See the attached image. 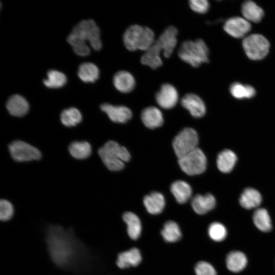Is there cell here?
I'll return each mask as SVG.
<instances>
[{
  "mask_svg": "<svg viewBox=\"0 0 275 275\" xmlns=\"http://www.w3.org/2000/svg\"><path fill=\"white\" fill-rule=\"evenodd\" d=\"M46 242L52 261L59 266L69 265L78 255L77 242L69 232L61 227L52 226L48 228Z\"/></svg>",
  "mask_w": 275,
  "mask_h": 275,
  "instance_id": "1",
  "label": "cell"
},
{
  "mask_svg": "<svg viewBox=\"0 0 275 275\" xmlns=\"http://www.w3.org/2000/svg\"><path fill=\"white\" fill-rule=\"evenodd\" d=\"M67 41L74 52L79 56L90 54V49L87 42L95 50H99L102 47L100 30L92 19L84 20L76 24L68 36Z\"/></svg>",
  "mask_w": 275,
  "mask_h": 275,
  "instance_id": "2",
  "label": "cell"
},
{
  "mask_svg": "<svg viewBox=\"0 0 275 275\" xmlns=\"http://www.w3.org/2000/svg\"><path fill=\"white\" fill-rule=\"evenodd\" d=\"M155 34L149 28L138 24L129 26L123 35V42L129 51H146L155 42Z\"/></svg>",
  "mask_w": 275,
  "mask_h": 275,
  "instance_id": "3",
  "label": "cell"
},
{
  "mask_svg": "<svg viewBox=\"0 0 275 275\" xmlns=\"http://www.w3.org/2000/svg\"><path fill=\"white\" fill-rule=\"evenodd\" d=\"M98 154L105 166L113 171L123 169L124 162L130 159L127 149L114 141L107 142L99 149Z\"/></svg>",
  "mask_w": 275,
  "mask_h": 275,
  "instance_id": "4",
  "label": "cell"
},
{
  "mask_svg": "<svg viewBox=\"0 0 275 275\" xmlns=\"http://www.w3.org/2000/svg\"><path fill=\"white\" fill-rule=\"evenodd\" d=\"M209 53L207 45L201 39L184 41L178 51L180 59L194 67L208 62Z\"/></svg>",
  "mask_w": 275,
  "mask_h": 275,
  "instance_id": "5",
  "label": "cell"
},
{
  "mask_svg": "<svg viewBox=\"0 0 275 275\" xmlns=\"http://www.w3.org/2000/svg\"><path fill=\"white\" fill-rule=\"evenodd\" d=\"M242 47L246 56L251 60H260L268 53L270 44L263 35L251 34L244 38Z\"/></svg>",
  "mask_w": 275,
  "mask_h": 275,
  "instance_id": "6",
  "label": "cell"
},
{
  "mask_svg": "<svg viewBox=\"0 0 275 275\" xmlns=\"http://www.w3.org/2000/svg\"><path fill=\"white\" fill-rule=\"evenodd\" d=\"M199 138L196 131L191 128L182 129L173 141V147L178 158L197 148Z\"/></svg>",
  "mask_w": 275,
  "mask_h": 275,
  "instance_id": "7",
  "label": "cell"
},
{
  "mask_svg": "<svg viewBox=\"0 0 275 275\" xmlns=\"http://www.w3.org/2000/svg\"><path fill=\"white\" fill-rule=\"evenodd\" d=\"M181 170L186 174L193 176L203 173L207 167V159L203 151L197 148L178 158Z\"/></svg>",
  "mask_w": 275,
  "mask_h": 275,
  "instance_id": "8",
  "label": "cell"
},
{
  "mask_svg": "<svg viewBox=\"0 0 275 275\" xmlns=\"http://www.w3.org/2000/svg\"><path fill=\"white\" fill-rule=\"evenodd\" d=\"M9 149L12 158L17 161L38 160L41 157V152L38 149L21 141L11 143Z\"/></svg>",
  "mask_w": 275,
  "mask_h": 275,
  "instance_id": "9",
  "label": "cell"
},
{
  "mask_svg": "<svg viewBox=\"0 0 275 275\" xmlns=\"http://www.w3.org/2000/svg\"><path fill=\"white\" fill-rule=\"evenodd\" d=\"M178 98L177 89L172 85L167 83L161 86L155 95L156 102L164 109L174 107L178 102Z\"/></svg>",
  "mask_w": 275,
  "mask_h": 275,
  "instance_id": "10",
  "label": "cell"
},
{
  "mask_svg": "<svg viewBox=\"0 0 275 275\" xmlns=\"http://www.w3.org/2000/svg\"><path fill=\"white\" fill-rule=\"evenodd\" d=\"M223 28L230 36L235 38H241L250 31L251 25L245 19L235 16L227 19Z\"/></svg>",
  "mask_w": 275,
  "mask_h": 275,
  "instance_id": "11",
  "label": "cell"
},
{
  "mask_svg": "<svg viewBox=\"0 0 275 275\" xmlns=\"http://www.w3.org/2000/svg\"><path fill=\"white\" fill-rule=\"evenodd\" d=\"M178 30L174 26L167 28L156 40L166 58H169L172 54L177 43Z\"/></svg>",
  "mask_w": 275,
  "mask_h": 275,
  "instance_id": "12",
  "label": "cell"
},
{
  "mask_svg": "<svg viewBox=\"0 0 275 275\" xmlns=\"http://www.w3.org/2000/svg\"><path fill=\"white\" fill-rule=\"evenodd\" d=\"M181 104L194 117L201 118L205 114V103L196 94L188 93L185 95L181 99Z\"/></svg>",
  "mask_w": 275,
  "mask_h": 275,
  "instance_id": "13",
  "label": "cell"
},
{
  "mask_svg": "<svg viewBox=\"0 0 275 275\" xmlns=\"http://www.w3.org/2000/svg\"><path fill=\"white\" fill-rule=\"evenodd\" d=\"M100 108L113 122L116 123H125L132 116L131 111L125 106H116L105 103L100 105Z\"/></svg>",
  "mask_w": 275,
  "mask_h": 275,
  "instance_id": "14",
  "label": "cell"
},
{
  "mask_svg": "<svg viewBox=\"0 0 275 275\" xmlns=\"http://www.w3.org/2000/svg\"><path fill=\"white\" fill-rule=\"evenodd\" d=\"M191 205L194 211L198 214H204L212 209L216 205L214 197L211 194L204 195H197L193 199Z\"/></svg>",
  "mask_w": 275,
  "mask_h": 275,
  "instance_id": "15",
  "label": "cell"
},
{
  "mask_svg": "<svg viewBox=\"0 0 275 275\" xmlns=\"http://www.w3.org/2000/svg\"><path fill=\"white\" fill-rule=\"evenodd\" d=\"M144 124L150 129L161 126L163 123L161 112L155 106H149L144 109L141 114Z\"/></svg>",
  "mask_w": 275,
  "mask_h": 275,
  "instance_id": "16",
  "label": "cell"
},
{
  "mask_svg": "<svg viewBox=\"0 0 275 275\" xmlns=\"http://www.w3.org/2000/svg\"><path fill=\"white\" fill-rule=\"evenodd\" d=\"M113 83L115 87L119 91L126 93L133 90L135 85V80L130 72L121 70L115 74Z\"/></svg>",
  "mask_w": 275,
  "mask_h": 275,
  "instance_id": "17",
  "label": "cell"
},
{
  "mask_svg": "<svg viewBox=\"0 0 275 275\" xmlns=\"http://www.w3.org/2000/svg\"><path fill=\"white\" fill-rule=\"evenodd\" d=\"M6 107L11 115L21 117L28 112L29 104L24 97L15 94L9 98L6 103Z\"/></svg>",
  "mask_w": 275,
  "mask_h": 275,
  "instance_id": "18",
  "label": "cell"
},
{
  "mask_svg": "<svg viewBox=\"0 0 275 275\" xmlns=\"http://www.w3.org/2000/svg\"><path fill=\"white\" fill-rule=\"evenodd\" d=\"M144 206L147 211L151 214L161 213L165 206V199L160 193L154 191L146 195L143 200Z\"/></svg>",
  "mask_w": 275,
  "mask_h": 275,
  "instance_id": "19",
  "label": "cell"
},
{
  "mask_svg": "<svg viewBox=\"0 0 275 275\" xmlns=\"http://www.w3.org/2000/svg\"><path fill=\"white\" fill-rule=\"evenodd\" d=\"M142 261V256L139 250L133 248L128 251L120 253L118 256L117 265L120 268L136 266Z\"/></svg>",
  "mask_w": 275,
  "mask_h": 275,
  "instance_id": "20",
  "label": "cell"
},
{
  "mask_svg": "<svg viewBox=\"0 0 275 275\" xmlns=\"http://www.w3.org/2000/svg\"><path fill=\"white\" fill-rule=\"evenodd\" d=\"M161 49L156 40L154 44L143 54L141 62L145 65L155 69L162 65L160 57Z\"/></svg>",
  "mask_w": 275,
  "mask_h": 275,
  "instance_id": "21",
  "label": "cell"
},
{
  "mask_svg": "<svg viewBox=\"0 0 275 275\" xmlns=\"http://www.w3.org/2000/svg\"><path fill=\"white\" fill-rule=\"evenodd\" d=\"M241 10L244 19L254 23L260 22L264 15L263 9L251 1L244 2L241 6Z\"/></svg>",
  "mask_w": 275,
  "mask_h": 275,
  "instance_id": "22",
  "label": "cell"
},
{
  "mask_svg": "<svg viewBox=\"0 0 275 275\" xmlns=\"http://www.w3.org/2000/svg\"><path fill=\"white\" fill-rule=\"evenodd\" d=\"M248 259L244 253L234 251L227 256L226 264L228 269L233 272H239L246 267Z\"/></svg>",
  "mask_w": 275,
  "mask_h": 275,
  "instance_id": "23",
  "label": "cell"
},
{
  "mask_svg": "<svg viewBox=\"0 0 275 275\" xmlns=\"http://www.w3.org/2000/svg\"><path fill=\"white\" fill-rule=\"evenodd\" d=\"M260 193L253 188H246L239 198L240 205L245 209H251L258 207L262 202Z\"/></svg>",
  "mask_w": 275,
  "mask_h": 275,
  "instance_id": "24",
  "label": "cell"
},
{
  "mask_svg": "<svg viewBox=\"0 0 275 275\" xmlns=\"http://www.w3.org/2000/svg\"><path fill=\"white\" fill-rule=\"evenodd\" d=\"M171 191L179 204L185 203L192 195V189L190 185L182 180L173 182L171 186Z\"/></svg>",
  "mask_w": 275,
  "mask_h": 275,
  "instance_id": "25",
  "label": "cell"
},
{
  "mask_svg": "<svg viewBox=\"0 0 275 275\" xmlns=\"http://www.w3.org/2000/svg\"><path fill=\"white\" fill-rule=\"evenodd\" d=\"M237 159V156L233 151L229 149L224 150L217 156V168L223 173H229L235 167Z\"/></svg>",
  "mask_w": 275,
  "mask_h": 275,
  "instance_id": "26",
  "label": "cell"
},
{
  "mask_svg": "<svg viewBox=\"0 0 275 275\" xmlns=\"http://www.w3.org/2000/svg\"><path fill=\"white\" fill-rule=\"evenodd\" d=\"M123 221L127 225V233L133 240L139 238L142 232L141 222L139 217L132 212H126L123 215Z\"/></svg>",
  "mask_w": 275,
  "mask_h": 275,
  "instance_id": "27",
  "label": "cell"
},
{
  "mask_svg": "<svg viewBox=\"0 0 275 275\" xmlns=\"http://www.w3.org/2000/svg\"><path fill=\"white\" fill-rule=\"evenodd\" d=\"M78 75L84 82H94L99 77V71L93 63H84L78 67Z\"/></svg>",
  "mask_w": 275,
  "mask_h": 275,
  "instance_id": "28",
  "label": "cell"
},
{
  "mask_svg": "<svg viewBox=\"0 0 275 275\" xmlns=\"http://www.w3.org/2000/svg\"><path fill=\"white\" fill-rule=\"evenodd\" d=\"M253 219L255 225L260 231L267 232L272 229L271 219L265 209L260 208L256 209L253 214Z\"/></svg>",
  "mask_w": 275,
  "mask_h": 275,
  "instance_id": "29",
  "label": "cell"
},
{
  "mask_svg": "<svg viewBox=\"0 0 275 275\" xmlns=\"http://www.w3.org/2000/svg\"><path fill=\"white\" fill-rule=\"evenodd\" d=\"M230 94L238 99H249L256 95V92L253 87L249 85H243L238 82H233L230 87Z\"/></svg>",
  "mask_w": 275,
  "mask_h": 275,
  "instance_id": "30",
  "label": "cell"
},
{
  "mask_svg": "<svg viewBox=\"0 0 275 275\" xmlns=\"http://www.w3.org/2000/svg\"><path fill=\"white\" fill-rule=\"evenodd\" d=\"M163 239L167 242H175L181 237V231L178 225L173 221L166 222L161 231Z\"/></svg>",
  "mask_w": 275,
  "mask_h": 275,
  "instance_id": "31",
  "label": "cell"
},
{
  "mask_svg": "<svg viewBox=\"0 0 275 275\" xmlns=\"http://www.w3.org/2000/svg\"><path fill=\"white\" fill-rule=\"evenodd\" d=\"M69 152L74 158L82 159L88 158L91 154L90 144L87 142H74L69 147Z\"/></svg>",
  "mask_w": 275,
  "mask_h": 275,
  "instance_id": "32",
  "label": "cell"
},
{
  "mask_svg": "<svg viewBox=\"0 0 275 275\" xmlns=\"http://www.w3.org/2000/svg\"><path fill=\"white\" fill-rule=\"evenodd\" d=\"M47 79L43 80L44 85L49 88H59L67 81L65 75L57 70H50L47 73Z\"/></svg>",
  "mask_w": 275,
  "mask_h": 275,
  "instance_id": "33",
  "label": "cell"
},
{
  "mask_svg": "<svg viewBox=\"0 0 275 275\" xmlns=\"http://www.w3.org/2000/svg\"><path fill=\"white\" fill-rule=\"evenodd\" d=\"M82 116L78 109L70 107L64 109L61 114V121L66 126H73L80 123Z\"/></svg>",
  "mask_w": 275,
  "mask_h": 275,
  "instance_id": "34",
  "label": "cell"
},
{
  "mask_svg": "<svg viewBox=\"0 0 275 275\" xmlns=\"http://www.w3.org/2000/svg\"><path fill=\"white\" fill-rule=\"evenodd\" d=\"M208 233L211 239L217 242L224 240L227 235L226 227L218 222L211 223L208 227Z\"/></svg>",
  "mask_w": 275,
  "mask_h": 275,
  "instance_id": "35",
  "label": "cell"
},
{
  "mask_svg": "<svg viewBox=\"0 0 275 275\" xmlns=\"http://www.w3.org/2000/svg\"><path fill=\"white\" fill-rule=\"evenodd\" d=\"M195 271L196 275H217L213 266L206 261H199L195 266Z\"/></svg>",
  "mask_w": 275,
  "mask_h": 275,
  "instance_id": "36",
  "label": "cell"
},
{
  "mask_svg": "<svg viewBox=\"0 0 275 275\" xmlns=\"http://www.w3.org/2000/svg\"><path fill=\"white\" fill-rule=\"evenodd\" d=\"M13 214V207L7 200H1L0 202V219L6 221L10 219Z\"/></svg>",
  "mask_w": 275,
  "mask_h": 275,
  "instance_id": "37",
  "label": "cell"
},
{
  "mask_svg": "<svg viewBox=\"0 0 275 275\" xmlns=\"http://www.w3.org/2000/svg\"><path fill=\"white\" fill-rule=\"evenodd\" d=\"M189 5L192 10L200 14L206 13L209 8V3L206 0H191Z\"/></svg>",
  "mask_w": 275,
  "mask_h": 275,
  "instance_id": "38",
  "label": "cell"
}]
</instances>
